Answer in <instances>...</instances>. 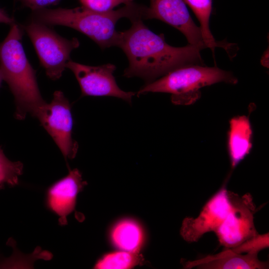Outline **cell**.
<instances>
[{"instance_id": "cell-2", "label": "cell", "mask_w": 269, "mask_h": 269, "mask_svg": "<svg viewBox=\"0 0 269 269\" xmlns=\"http://www.w3.org/2000/svg\"><path fill=\"white\" fill-rule=\"evenodd\" d=\"M146 7L134 1L118 9L100 12L84 6L73 8H43L33 11L32 19L47 25H61L74 29L96 43L102 49L118 46L120 31L116 29L122 18L146 19Z\"/></svg>"}, {"instance_id": "cell-18", "label": "cell", "mask_w": 269, "mask_h": 269, "mask_svg": "<svg viewBox=\"0 0 269 269\" xmlns=\"http://www.w3.org/2000/svg\"><path fill=\"white\" fill-rule=\"evenodd\" d=\"M269 247V233L258 234L247 240L238 246L231 248L234 252L238 254H258L262 250Z\"/></svg>"}, {"instance_id": "cell-11", "label": "cell", "mask_w": 269, "mask_h": 269, "mask_svg": "<svg viewBox=\"0 0 269 269\" xmlns=\"http://www.w3.org/2000/svg\"><path fill=\"white\" fill-rule=\"evenodd\" d=\"M86 184L79 170L74 169L47 189L46 206L59 217L61 225L66 223L67 216L75 209L77 195Z\"/></svg>"}, {"instance_id": "cell-20", "label": "cell", "mask_w": 269, "mask_h": 269, "mask_svg": "<svg viewBox=\"0 0 269 269\" xmlns=\"http://www.w3.org/2000/svg\"><path fill=\"white\" fill-rule=\"evenodd\" d=\"M22 4L33 11L46 8L57 3L60 0H19Z\"/></svg>"}, {"instance_id": "cell-4", "label": "cell", "mask_w": 269, "mask_h": 269, "mask_svg": "<svg viewBox=\"0 0 269 269\" xmlns=\"http://www.w3.org/2000/svg\"><path fill=\"white\" fill-rule=\"evenodd\" d=\"M220 82L235 84L238 80L231 72L217 67L191 65L175 69L145 84L137 95L149 92L169 93L173 104L186 105L199 98L201 88Z\"/></svg>"}, {"instance_id": "cell-13", "label": "cell", "mask_w": 269, "mask_h": 269, "mask_svg": "<svg viewBox=\"0 0 269 269\" xmlns=\"http://www.w3.org/2000/svg\"><path fill=\"white\" fill-rule=\"evenodd\" d=\"M252 129L249 118L237 116L230 121L228 148L232 167L248 154L252 147Z\"/></svg>"}, {"instance_id": "cell-6", "label": "cell", "mask_w": 269, "mask_h": 269, "mask_svg": "<svg viewBox=\"0 0 269 269\" xmlns=\"http://www.w3.org/2000/svg\"><path fill=\"white\" fill-rule=\"evenodd\" d=\"M34 117L52 137L64 158L76 156L78 144L72 136L73 119L71 106L63 92L56 91L51 102L40 107Z\"/></svg>"}, {"instance_id": "cell-1", "label": "cell", "mask_w": 269, "mask_h": 269, "mask_svg": "<svg viewBox=\"0 0 269 269\" xmlns=\"http://www.w3.org/2000/svg\"><path fill=\"white\" fill-rule=\"evenodd\" d=\"M131 21L130 28L120 31L118 46L129 60L124 76L139 77L147 84L180 67L203 65L201 48L189 44L179 47L171 46L165 42L163 34L151 31L142 19Z\"/></svg>"}, {"instance_id": "cell-8", "label": "cell", "mask_w": 269, "mask_h": 269, "mask_svg": "<svg viewBox=\"0 0 269 269\" xmlns=\"http://www.w3.org/2000/svg\"><path fill=\"white\" fill-rule=\"evenodd\" d=\"M72 71L81 88L82 96H111L131 104L135 93L126 92L118 86L113 73L116 67L108 63L100 66L86 65L71 59L66 65Z\"/></svg>"}, {"instance_id": "cell-15", "label": "cell", "mask_w": 269, "mask_h": 269, "mask_svg": "<svg viewBox=\"0 0 269 269\" xmlns=\"http://www.w3.org/2000/svg\"><path fill=\"white\" fill-rule=\"evenodd\" d=\"M192 9L200 23V28L206 48L214 53L216 47H220L227 51L230 46L227 43L217 41L209 28V19L212 11V0H184Z\"/></svg>"}, {"instance_id": "cell-12", "label": "cell", "mask_w": 269, "mask_h": 269, "mask_svg": "<svg viewBox=\"0 0 269 269\" xmlns=\"http://www.w3.org/2000/svg\"><path fill=\"white\" fill-rule=\"evenodd\" d=\"M267 262H262L258 258V254H238L230 249L203 259L186 263V268L196 267L206 269H265L268 268Z\"/></svg>"}, {"instance_id": "cell-19", "label": "cell", "mask_w": 269, "mask_h": 269, "mask_svg": "<svg viewBox=\"0 0 269 269\" xmlns=\"http://www.w3.org/2000/svg\"><path fill=\"white\" fill-rule=\"evenodd\" d=\"M82 6L97 12H105L114 10L121 4H128L133 0H78Z\"/></svg>"}, {"instance_id": "cell-10", "label": "cell", "mask_w": 269, "mask_h": 269, "mask_svg": "<svg viewBox=\"0 0 269 269\" xmlns=\"http://www.w3.org/2000/svg\"><path fill=\"white\" fill-rule=\"evenodd\" d=\"M157 19L175 28L186 37L188 44L202 50L206 48L200 27L191 18L184 0H150L146 19Z\"/></svg>"}, {"instance_id": "cell-16", "label": "cell", "mask_w": 269, "mask_h": 269, "mask_svg": "<svg viewBox=\"0 0 269 269\" xmlns=\"http://www.w3.org/2000/svg\"><path fill=\"white\" fill-rule=\"evenodd\" d=\"M141 258L138 253L121 251L104 256L96 264L99 269H127L139 264Z\"/></svg>"}, {"instance_id": "cell-22", "label": "cell", "mask_w": 269, "mask_h": 269, "mask_svg": "<svg viewBox=\"0 0 269 269\" xmlns=\"http://www.w3.org/2000/svg\"><path fill=\"white\" fill-rule=\"evenodd\" d=\"M2 81H3V79H2L1 74L0 71V87H1Z\"/></svg>"}, {"instance_id": "cell-5", "label": "cell", "mask_w": 269, "mask_h": 269, "mask_svg": "<svg viewBox=\"0 0 269 269\" xmlns=\"http://www.w3.org/2000/svg\"><path fill=\"white\" fill-rule=\"evenodd\" d=\"M23 27L34 46L46 75L53 80L59 79L70 60L71 52L80 45L78 39L62 37L48 25L33 19Z\"/></svg>"}, {"instance_id": "cell-17", "label": "cell", "mask_w": 269, "mask_h": 269, "mask_svg": "<svg viewBox=\"0 0 269 269\" xmlns=\"http://www.w3.org/2000/svg\"><path fill=\"white\" fill-rule=\"evenodd\" d=\"M22 169V163L8 159L0 146V189L3 188L5 184L10 186L17 184Z\"/></svg>"}, {"instance_id": "cell-7", "label": "cell", "mask_w": 269, "mask_h": 269, "mask_svg": "<svg viewBox=\"0 0 269 269\" xmlns=\"http://www.w3.org/2000/svg\"><path fill=\"white\" fill-rule=\"evenodd\" d=\"M231 199L230 210L215 232L226 249L236 247L259 234L254 225L256 207L251 195L247 193L240 196L231 192Z\"/></svg>"}, {"instance_id": "cell-14", "label": "cell", "mask_w": 269, "mask_h": 269, "mask_svg": "<svg viewBox=\"0 0 269 269\" xmlns=\"http://www.w3.org/2000/svg\"><path fill=\"white\" fill-rule=\"evenodd\" d=\"M111 238L113 244L119 249L138 253L143 244L144 235L141 226L136 222L124 219L113 227Z\"/></svg>"}, {"instance_id": "cell-9", "label": "cell", "mask_w": 269, "mask_h": 269, "mask_svg": "<svg viewBox=\"0 0 269 269\" xmlns=\"http://www.w3.org/2000/svg\"><path fill=\"white\" fill-rule=\"evenodd\" d=\"M231 206V191L224 186L207 202L197 217L183 220L181 236L186 242L194 243L205 233L215 232L226 217Z\"/></svg>"}, {"instance_id": "cell-21", "label": "cell", "mask_w": 269, "mask_h": 269, "mask_svg": "<svg viewBox=\"0 0 269 269\" xmlns=\"http://www.w3.org/2000/svg\"><path fill=\"white\" fill-rule=\"evenodd\" d=\"M0 23L11 25L15 22L14 20L10 17L4 9L0 8Z\"/></svg>"}, {"instance_id": "cell-3", "label": "cell", "mask_w": 269, "mask_h": 269, "mask_svg": "<svg viewBox=\"0 0 269 269\" xmlns=\"http://www.w3.org/2000/svg\"><path fill=\"white\" fill-rule=\"evenodd\" d=\"M22 36L21 28L14 23L0 43V71L14 97L15 117L19 120L24 119L28 113L34 116L46 103L40 94L35 71L25 55Z\"/></svg>"}]
</instances>
